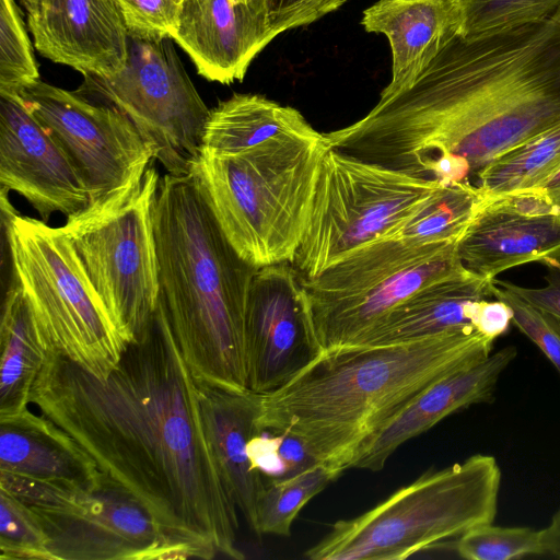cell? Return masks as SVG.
Here are the masks:
<instances>
[{
	"label": "cell",
	"instance_id": "cell-8",
	"mask_svg": "<svg viewBox=\"0 0 560 560\" xmlns=\"http://www.w3.org/2000/svg\"><path fill=\"white\" fill-rule=\"evenodd\" d=\"M457 241L416 243L384 235L315 278H304L324 350L348 346L422 288L463 273Z\"/></svg>",
	"mask_w": 560,
	"mask_h": 560
},
{
	"label": "cell",
	"instance_id": "cell-12",
	"mask_svg": "<svg viewBox=\"0 0 560 560\" xmlns=\"http://www.w3.org/2000/svg\"><path fill=\"white\" fill-rule=\"evenodd\" d=\"M19 95L70 161L89 194V206L135 187L154 160L135 125L109 105L39 79Z\"/></svg>",
	"mask_w": 560,
	"mask_h": 560
},
{
	"label": "cell",
	"instance_id": "cell-37",
	"mask_svg": "<svg viewBox=\"0 0 560 560\" xmlns=\"http://www.w3.org/2000/svg\"><path fill=\"white\" fill-rule=\"evenodd\" d=\"M467 314L475 329L492 339L505 334L513 318L511 306L498 299L474 301L468 305Z\"/></svg>",
	"mask_w": 560,
	"mask_h": 560
},
{
	"label": "cell",
	"instance_id": "cell-32",
	"mask_svg": "<svg viewBox=\"0 0 560 560\" xmlns=\"http://www.w3.org/2000/svg\"><path fill=\"white\" fill-rule=\"evenodd\" d=\"M48 537L35 512L0 489V559L49 560Z\"/></svg>",
	"mask_w": 560,
	"mask_h": 560
},
{
	"label": "cell",
	"instance_id": "cell-31",
	"mask_svg": "<svg viewBox=\"0 0 560 560\" xmlns=\"http://www.w3.org/2000/svg\"><path fill=\"white\" fill-rule=\"evenodd\" d=\"M39 79L21 12L15 0H0V93H19Z\"/></svg>",
	"mask_w": 560,
	"mask_h": 560
},
{
	"label": "cell",
	"instance_id": "cell-35",
	"mask_svg": "<svg viewBox=\"0 0 560 560\" xmlns=\"http://www.w3.org/2000/svg\"><path fill=\"white\" fill-rule=\"evenodd\" d=\"M268 24L280 33L308 25L342 7L347 0H264Z\"/></svg>",
	"mask_w": 560,
	"mask_h": 560
},
{
	"label": "cell",
	"instance_id": "cell-28",
	"mask_svg": "<svg viewBox=\"0 0 560 560\" xmlns=\"http://www.w3.org/2000/svg\"><path fill=\"white\" fill-rule=\"evenodd\" d=\"M332 480L330 471L317 464L295 476L266 481L257 506L256 533L290 536L299 512Z\"/></svg>",
	"mask_w": 560,
	"mask_h": 560
},
{
	"label": "cell",
	"instance_id": "cell-4",
	"mask_svg": "<svg viewBox=\"0 0 560 560\" xmlns=\"http://www.w3.org/2000/svg\"><path fill=\"white\" fill-rule=\"evenodd\" d=\"M152 217L158 304L195 381L248 392L245 315L258 268L228 241L192 173L160 178Z\"/></svg>",
	"mask_w": 560,
	"mask_h": 560
},
{
	"label": "cell",
	"instance_id": "cell-39",
	"mask_svg": "<svg viewBox=\"0 0 560 560\" xmlns=\"http://www.w3.org/2000/svg\"><path fill=\"white\" fill-rule=\"evenodd\" d=\"M533 189L541 194L553 212L560 213V168Z\"/></svg>",
	"mask_w": 560,
	"mask_h": 560
},
{
	"label": "cell",
	"instance_id": "cell-29",
	"mask_svg": "<svg viewBox=\"0 0 560 560\" xmlns=\"http://www.w3.org/2000/svg\"><path fill=\"white\" fill-rule=\"evenodd\" d=\"M459 35L476 38L551 18L560 0H458Z\"/></svg>",
	"mask_w": 560,
	"mask_h": 560
},
{
	"label": "cell",
	"instance_id": "cell-21",
	"mask_svg": "<svg viewBox=\"0 0 560 560\" xmlns=\"http://www.w3.org/2000/svg\"><path fill=\"white\" fill-rule=\"evenodd\" d=\"M197 383L200 415L221 478L249 527L257 530V506L266 479L253 467L250 440L260 431L257 394Z\"/></svg>",
	"mask_w": 560,
	"mask_h": 560
},
{
	"label": "cell",
	"instance_id": "cell-27",
	"mask_svg": "<svg viewBox=\"0 0 560 560\" xmlns=\"http://www.w3.org/2000/svg\"><path fill=\"white\" fill-rule=\"evenodd\" d=\"M486 201L469 182L442 183L397 230L386 234L416 243L458 241Z\"/></svg>",
	"mask_w": 560,
	"mask_h": 560
},
{
	"label": "cell",
	"instance_id": "cell-20",
	"mask_svg": "<svg viewBox=\"0 0 560 560\" xmlns=\"http://www.w3.org/2000/svg\"><path fill=\"white\" fill-rule=\"evenodd\" d=\"M361 23L389 42L392 80L381 92L387 97L409 89L459 34L462 15L458 0H378Z\"/></svg>",
	"mask_w": 560,
	"mask_h": 560
},
{
	"label": "cell",
	"instance_id": "cell-17",
	"mask_svg": "<svg viewBox=\"0 0 560 560\" xmlns=\"http://www.w3.org/2000/svg\"><path fill=\"white\" fill-rule=\"evenodd\" d=\"M276 37L264 0H183L173 39L209 81H242Z\"/></svg>",
	"mask_w": 560,
	"mask_h": 560
},
{
	"label": "cell",
	"instance_id": "cell-26",
	"mask_svg": "<svg viewBox=\"0 0 560 560\" xmlns=\"http://www.w3.org/2000/svg\"><path fill=\"white\" fill-rule=\"evenodd\" d=\"M560 168V122L495 158L476 176L486 198L535 188Z\"/></svg>",
	"mask_w": 560,
	"mask_h": 560
},
{
	"label": "cell",
	"instance_id": "cell-5",
	"mask_svg": "<svg viewBox=\"0 0 560 560\" xmlns=\"http://www.w3.org/2000/svg\"><path fill=\"white\" fill-rule=\"evenodd\" d=\"M328 149L317 131L276 138L236 154L201 152L192 174L241 258L256 268L292 262Z\"/></svg>",
	"mask_w": 560,
	"mask_h": 560
},
{
	"label": "cell",
	"instance_id": "cell-10",
	"mask_svg": "<svg viewBox=\"0 0 560 560\" xmlns=\"http://www.w3.org/2000/svg\"><path fill=\"white\" fill-rule=\"evenodd\" d=\"M440 184L329 148L292 264L304 278L317 277L362 245L400 228Z\"/></svg>",
	"mask_w": 560,
	"mask_h": 560
},
{
	"label": "cell",
	"instance_id": "cell-13",
	"mask_svg": "<svg viewBox=\"0 0 560 560\" xmlns=\"http://www.w3.org/2000/svg\"><path fill=\"white\" fill-rule=\"evenodd\" d=\"M48 537L49 560L186 559L147 508L103 474L62 505L34 510Z\"/></svg>",
	"mask_w": 560,
	"mask_h": 560
},
{
	"label": "cell",
	"instance_id": "cell-14",
	"mask_svg": "<svg viewBox=\"0 0 560 560\" xmlns=\"http://www.w3.org/2000/svg\"><path fill=\"white\" fill-rule=\"evenodd\" d=\"M322 351L302 273L291 261L258 268L245 315L248 390L280 388Z\"/></svg>",
	"mask_w": 560,
	"mask_h": 560
},
{
	"label": "cell",
	"instance_id": "cell-18",
	"mask_svg": "<svg viewBox=\"0 0 560 560\" xmlns=\"http://www.w3.org/2000/svg\"><path fill=\"white\" fill-rule=\"evenodd\" d=\"M516 354L514 346L504 347L485 360L431 384L363 442L350 468L381 470L392 454L405 442L428 431L458 410L492 401L501 374Z\"/></svg>",
	"mask_w": 560,
	"mask_h": 560
},
{
	"label": "cell",
	"instance_id": "cell-22",
	"mask_svg": "<svg viewBox=\"0 0 560 560\" xmlns=\"http://www.w3.org/2000/svg\"><path fill=\"white\" fill-rule=\"evenodd\" d=\"M0 470L74 489L91 488L103 476L65 430L30 409L0 418Z\"/></svg>",
	"mask_w": 560,
	"mask_h": 560
},
{
	"label": "cell",
	"instance_id": "cell-38",
	"mask_svg": "<svg viewBox=\"0 0 560 560\" xmlns=\"http://www.w3.org/2000/svg\"><path fill=\"white\" fill-rule=\"evenodd\" d=\"M545 555L560 559V508L549 524L541 529Z\"/></svg>",
	"mask_w": 560,
	"mask_h": 560
},
{
	"label": "cell",
	"instance_id": "cell-16",
	"mask_svg": "<svg viewBox=\"0 0 560 560\" xmlns=\"http://www.w3.org/2000/svg\"><path fill=\"white\" fill-rule=\"evenodd\" d=\"M36 50L84 74L112 77L128 57V33L116 0H19Z\"/></svg>",
	"mask_w": 560,
	"mask_h": 560
},
{
	"label": "cell",
	"instance_id": "cell-30",
	"mask_svg": "<svg viewBox=\"0 0 560 560\" xmlns=\"http://www.w3.org/2000/svg\"><path fill=\"white\" fill-rule=\"evenodd\" d=\"M455 550L467 560H511L545 555L541 529L524 526H475L456 539Z\"/></svg>",
	"mask_w": 560,
	"mask_h": 560
},
{
	"label": "cell",
	"instance_id": "cell-36",
	"mask_svg": "<svg viewBox=\"0 0 560 560\" xmlns=\"http://www.w3.org/2000/svg\"><path fill=\"white\" fill-rule=\"evenodd\" d=\"M542 264L548 268L545 276L547 284L542 288H525L510 281L495 279L493 282L514 292L530 305L560 318V261L547 260Z\"/></svg>",
	"mask_w": 560,
	"mask_h": 560
},
{
	"label": "cell",
	"instance_id": "cell-24",
	"mask_svg": "<svg viewBox=\"0 0 560 560\" xmlns=\"http://www.w3.org/2000/svg\"><path fill=\"white\" fill-rule=\"evenodd\" d=\"M316 132L291 106L258 94L235 93L210 109L201 152L236 154L276 138Z\"/></svg>",
	"mask_w": 560,
	"mask_h": 560
},
{
	"label": "cell",
	"instance_id": "cell-7",
	"mask_svg": "<svg viewBox=\"0 0 560 560\" xmlns=\"http://www.w3.org/2000/svg\"><path fill=\"white\" fill-rule=\"evenodd\" d=\"M15 283L52 350L106 378L127 343L62 228L16 213L2 199Z\"/></svg>",
	"mask_w": 560,
	"mask_h": 560
},
{
	"label": "cell",
	"instance_id": "cell-11",
	"mask_svg": "<svg viewBox=\"0 0 560 560\" xmlns=\"http://www.w3.org/2000/svg\"><path fill=\"white\" fill-rule=\"evenodd\" d=\"M75 92L126 115L166 173H192L210 109L186 73L172 38L128 36L122 70L112 77L84 74Z\"/></svg>",
	"mask_w": 560,
	"mask_h": 560
},
{
	"label": "cell",
	"instance_id": "cell-25",
	"mask_svg": "<svg viewBox=\"0 0 560 560\" xmlns=\"http://www.w3.org/2000/svg\"><path fill=\"white\" fill-rule=\"evenodd\" d=\"M49 348L22 289L14 283L5 294L0 324V418L28 409Z\"/></svg>",
	"mask_w": 560,
	"mask_h": 560
},
{
	"label": "cell",
	"instance_id": "cell-2",
	"mask_svg": "<svg viewBox=\"0 0 560 560\" xmlns=\"http://www.w3.org/2000/svg\"><path fill=\"white\" fill-rule=\"evenodd\" d=\"M558 122L560 10L476 38L458 34L409 89L324 135L361 160L458 183Z\"/></svg>",
	"mask_w": 560,
	"mask_h": 560
},
{
	"label": "cell",
	"instance_id": "cell-15",
	"mask_svg": "<svg viewBox=\"0 0 560 560\" xmlns=\"http://www.w3.org/2000/svg\"><path fill=\"white\" fill-rule=\"evenodd\" d=\"M1 190L21 195L48 222L84 210L89 194L70 161L19 93H0Z\"/></svg>",
	"mask_w": 560,
	"mask_h": 560
},
{
	"label": "cell",
	"instance_id": "cell-3",
	"mask_svg": "<svg viewBox=\"0 0 560 560\" xmlns=\"http://www.w3.org/2000/svg\"><path fill=\"white\" fill-rule=\"evenodd\" d=\"M493 341L467 326L407 343L324 350L280 388L257 394L258 427L301 439L336 479L366 439L431 384L488 358Z\"/></svg>",
	"mask_w": 560,
	"mask_h": 560
},
{
	"label": "cell",
	"instance_id": "cell-1",
	"mask_svg": "<svg viewBox=\"0 0 560 560\" xmlns=\"http://www.w3.org/2000/svg\"><path fill=\"white\" fill-rule=\"evenodd\" d=\"M31 404L135 495L190 558L237 547V506L207 441L198 386L158 304L106 378L49 348Z\"/></svg>",
	"mask_w": 560,
	"mask_h": 560
},
{
	"label": "cell",
	"instance_id": "cell-6",
	"mask_svg": "<svg viewBox=\"0 0 560 560\" xmlns=\"http://www.w3.org/2000/svg\"><path fill=\"white\" fill-rule=\"evenodd\" d=\"M502 472L495 457L475 454L427 471L368 512L336 522L305 551L312 560H404L493 523Z\"/></svg>",
	"mask_w": 560,
	"mask_h": 560
},
{
	"label": "cell",
	"instance_id": "cell-33",
	"mask_svg": "<svg viewBox=\"0 0 560 560\" xmlns=\"http://www.w3.org/2000/svg\"><path fill=\"white\" fill-rule=\"evenodd\" d=\"M493 298L511 306L512 323L540 349L560 374V318L495 283Z\"/></svg>",
	"mask_w": 560,
	"mask_h": 560
},
{
	"label": "cell",
	"instance_id": "cell-19",
	"mask_svg": "<svg viewBox=\"0 0 560 560\" xmlns=\"http://www.w3.org/2000/svg\"><path fill=\"white\" fill-rule=\"evenodd\" d=\"M457 252L466 269L490 280L527 262L560 261V213L523 212L500 198H486L457 241Z\"/></svg>",
	"mask_w": 560,
	"mask_h": 560
},
{
	"label": "cell",
	"instance_id": "cell-34",
	"mask_svg": "<svg viewBox=\"0 0 560 560\" xmlns=\"http://www.w3.org/2000/svg\"><path fill=\"white\" fill-rule=\"evenodd\" d=\"M129 37L143 40L172 38L183 0H116Z\"/></svg>",
	"mask_w": 560,
	"mask_h": 560
},
{
	"label": "cell",
	"instance_id": "cell-23",
	"mask_svg": "<svg viewBox=\"0 0 560 560\" xmlns=\"http://www.w3.org/2000/svg\"><path fill=\"white\" fill-rule=\"evenodd\" d=\"M493 280L469 270L431 283L401 302L348 346H390L472 326L468 305L493 296Z\"/></svg>",
	"mask_w": 560,
	"mask_h": 560
},
{
	"label": "cell",
	"instance_id": "cell-9",
	"mask_svg": "<svg viewBox=\"0 0 560 560\" xmlns=\"http://www.w3.org/2000/svg\"><path fill=\"white\" fill-rule=\"evenodd\" d=\"M159 182L149 166L135 187L88 206L61 226L127 345L150 327L159 303L152 217Z\"/></svg>",
	"mask_w": 560,
	"mask_h": 560
}]
</instances>
